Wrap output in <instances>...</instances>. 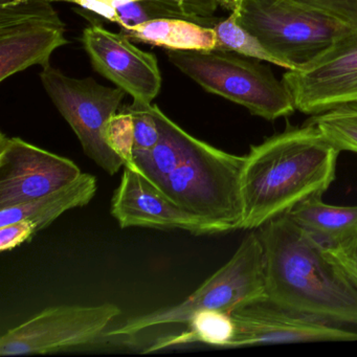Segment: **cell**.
I'll list each match as a JSON object with an SVG mask.
<instances>
[{
    "mask_svg": "<svg viewBox=\"0 0 357 357\" xmlns=\"http://www.w3.org/2000/svg\"><path fill=\"white\" fill-rule=\"evenodd\" d=\"M122 314L118 305H60L50 307L0 337V356H31L91 346L105 337Z\"/></svg>",
    "mask_w": 357,
    "mask_h": 357,
    "instance_id": "cell-8",
    "label": "cell"
},
{
    "mask_svg": "<svg viewBox=\"0 0 357 357\" xmlns=\"http://www.w3.org/2000/svg\"><path fill=\"white\" fill-rule=\"evenodd\" d=\"M308 122L317 125L340 152L357 153V110L337 108L311 116Z\"/></svg>",
    "mask_w": 357,
    "mask_h": 357,
    "instance_id": "cell-22",
    "label": "cell"
},
{
    "mask_svg": "<svg viewBox=\"0 0 357 357\" xmlns=\"http://www.w3.org/2000/svg\"><path fill=\"white\" fill-rule=\"evenodd\" d=\"M36 234V227L28 219L0 227V250L10 252L30 241Z\"/></svg>",
    "mask_w": 357,
    "mask_h": 357,
    "instance_id": "cell-27",
    "label": "cell"
},
{
    "mask_svg": "<svg viewBox=\"0 0 357 357\" xmlns=\"http://www.w3.org/2000/svg\"><path fill=\"white\" fill-rule=\"evenodd\" d=\"M40 79L84 153L107 174H116L124 168V160L106 141V130L110 120L120 112L127 93L120 87L100 85L93 78H70L51 66L43 68Z\"/></svg>",
    "mask_w": 357,
    "mask_h": 357,
    "instance_id": "cell-7",
    "label": "cell"
},
{
    "mask_svg": "<svg viewBox=\"0 0 357 357\" xmlns=\"http://www.w3.org/2000/svg\"><path fill=\"white\" fill-rule=\"evenodd\" d=\"M340 153L308 121L252 146L241 171V229H259L301 202L323 196L335 179Z\"/></svg>",
    "mask_w": 357,
    "mask_h": 357,
    "instance_id": "cell-1",
    "label": "cell"
},
{
    "mask_svg": "<svg viewBox=\"0 0 357 357\" xmlns=\"http://www.w3.org/2000/svg\"><path fill=\"white\" fill-rule=\"evenodd\" d=\"M213 28L216 32L217 49L291 70L286 62L273 55L254 34L243 28L233 13H229V17L225 20H217Z\"/></svg>",
    "mask_w": 357,
    "mask_h": 357,
    "instance_id": "cell-21",
    "label": "cell"
},
{
    "mask_svg": "<svg viewBox=\"0 0 357 357\" xmlns=\"http://www.w3.org/2000/svg\"><path fill=\"white\" fill-rule=\"evenodd\" d=\"M282 80L302 114L357 107V33L342 37L307 66L287 70Z\"/></svg>",
    "mask_w": 357,
    "mask_h": 357,
    "instance_id": "cell-10",
    "label": "cell"
},
{
    "mask_svg": "<svg viewBox=\"0 0 357 357\" xmlns=\"http://www.w3.org/2000/svg\"><path fill=\"white\" fill-rule=\"evenodd\" d=\"M258 231L266 257L269 302L335 325L357 326V288L328 259L321 242L288 215Z\"/></svg>",
    "mask_w": 357,
    "mask_h": 357,
    "instance_id": "cell-2",
    "label": "cell"
},
{
    "mask_svg": "<svg viewBox=\"0 0 357 357\" xmlns=\"http://www.w3.org/2000/svg\"><path fill=\"white\" fill-rule=\"evenodd\" d=\"M326 256L357 288V235L333 246L324 245Z\"/></svg>",
    "mask_w": 357,
    "mask_h": 357,
    "instance_id": "cell-26",
    "label": "cell"
},
{
    "mask_svg": "<svg viewBox=\"0 0 357 357\" xmlns=\"http://www.w3.org/2000/svg\"><path fill=\"white\" fill-rule=\"evenodd\" d=\"M110 213L121 229H179L193 235H214L204 221L175 204L132 166H124Z\"/></svg>",
    "mask_w": 357,
    "mask_h": 357,
    "instance_id": "cell-14",
    "label": "cell"
},
{
    "mask_svg": "<svg viewBox=\"0 0 357 357\" xmlns=\"http://www.w3.org/2000/svg\"><path fill=\"white\" fill-rule=\"evenodd\" d=\"M151 105L133 100L130 105L122 107L132 116L135 150L152 149L160 141V128L152 112Z\"/></svg>",
    "mask_w": 357,
    "mask_h": 357,
    "instance_id": "cell-23",
    "label": "cell"
},
{
    "mask_svg": "<svg viewBox=\"0 0 357 357\" xmlns=\"http://www.w3.org/2000/svg\"><path fill=\"white\" fill-rule=\"evenodd\" d=\"M114 10V24L132 28L158 20H183L213 28L217 0H103Z\"/></svg>",
    "mask_w": 357,
    "mask_h": 357,
    "instance_id": "cell-16",
    "label": "cell"
},
{
    "mask_svg": "<svg viewBox=\"0 0 357 357\" xmlns=\"http://www.w3.org/2000/svg\"><path fill=\"white\" fill-rule=\"evenodd\" d=\"M238 22L291 70L312 62L352 33L333 18L296 0H220Z\"/></svg>",
    "mask_w": 357,
    "mask_h": 357,
    "instance_id": "cell-5",
    "label": "cell"
},
{
    "mask_svg": "<svg viewBox=\"0 0 357 357\" xmlns=\"http://www.w3.org/2000/svg\"><path fill=\"white\" fill-rule=\"evenodd\" d=\"M217 1H218V3H219V0H217ZM219 6H220V5H219Z\"/></svg>",
    "mask_w": 357,
    "mask_h": 357,
    "instance_id": "cell-29",
    "label": "cell"
},
{
    "mask_svg": "<svg viewBox=\"0 0 357 357\" xmlns=\"http://www.w3.org/2000/svg\"><path fill=\"white\" fill-rule=\"evenodd\" d=\"M169 60L204 91L243 106L267 121L291 116L296 108L283 80L259 60L233 52L168 51Z\"/></svg>",
    "mask_w": 357,
    "mask_h": 357,
    "instance_id": "cell-6",
    "label": "cell"
},
{
    "mask_svg": "<svg viewBox=\"0 0 357 357\" xmlns=\"http://www.w3.org/2000/svg\"><path fill=\"white\" fill-rule=\"evenodd\" d=\"M188 330L177 335L158 338L145 353L183 344L202 342L220 348H231L236 334L235 321L229 313L202 309L196 311L188 321Z\"/></svg>",
    "mask_w": 357,
    "mask_h": 357,
    "instance_id": "cell-20",
    "label": "cell"
},
{
    "mask_svg": "<svg viewBox=\"0 0 357 357\" xmlns=\"http://www.w3.org/2000/svg\"><path fill=\"white\" fill-rule=\"evenodd\" d=\"M357 33V0H296Z\"/></svg>",
    "mask_w": 357,
    "mask_h": 357,
    "instance_id": "cell-25",
    "label": "cell"
},
{
    "mask_svg": "<svg viewBox=\"0 0 357 357\" xmlns=\"http://www.w3.org/2000/svg\"><path fill=\"white\" fill-rule=\"evenodd\" d=\"M81 41L96 72L135 101L152 104L162 89L154 54L139 49L122 33L110 32L95 20L84 29Z\"/></svg>",
    "mask_w": 357,
    "mask_h": 357,
    "instance_id": "cell-12",
    "label": "cell"
},
{
    "mask_svg": "<svg viewBox=\"0 0 357 357\" xmlns=\"http://www.w3.org/2000/svg\"><path fill=\"white\" fill-rule=\"evenodd\" d=\"M321 197L301 202L288 217L325 246L337 245L356 236L357 206H334Z\"/></svg>",
    "mask_w": 357,
    "mask_h": 357,
    "instance_id": "cell-17",
    "label": "cell"
},
{
    "mask_svg": "<svg viewBox=\"0 0 357 357\" xmlns=\"http://www.w3.org/2000/svg\"><path fill=\"white\" fill-rule=\"evenodd\" d=\"M82 174L76 162L20 137L0 135V208L47 195Z\"/></svg>",
    "mask_w": 357,
    "mask_h": 357,
    "instance_id": "cell-11",
    "label": "cell"
},
{
    "mask_svg": "<svg viewBox=\"0 0 357 357\" xmlns=\"http://www.w3.org/2000/svg\"><path fill=\"white\" fill-rule=\"evenodd\" d=\"M66 32L49 0L0 3V81L33 66H51L54 52L68 45Z\"/></svg>",
    "mask_w": 357,
    "mask_h": 357,
    "instance_id": "cell-9",
    "label": "cell"
},
{
    "mask_svg": "<svg viewBox=\"0 0 357 357\" xmlns=\"http://www.w3.org/2000/svg\"><path fill=\"white\" fill-rule=\"evenodd\" d=\"M236 334L231 348L258 344L311 342H354L356 332L325 319L278 306L268 300L252 303L231 313Z\"/></svg>",
    "mask_w": 357,
    "mask_h": 357,
    "instance_id": "cell-13",
    "label": "cell"
},
{
    "mask_svg": "<svg viewBox=\"0 0 357 357\" xmlns=\"http://www.w3.org/2000/svg\"><path fill=\"white\" fill-rule=\"evenodd\" d=\"M106 141L124 160L125 166L130 164L135 151V128L132 116L128 112L121 108L120 112L110 120L106 130Z\"/></svg>",
    "mask_w": 357,
    "mask_h": 357,
    "instance_id": "cell-24",
    "label": "cell"
},
{
    "mask_svg": "<svg viewBox=\"0 0 357 357\" xmlns=\"http://www.w3.org/2000/svg\"><path fill=\"white\" fill-rule=\"evenodd\" d=\"M97 190V177L82 173L72 183L47 195L16 206L0 208V227L28 219L34 223L39 233L68 211L87 206L95 197Z\"/></svg>",
    "mask_w": 357,
    "mask_h": 357,
    "instance_id": "cell-15",
    "label": "cell"
},
{
    "mask_svg": "<svg viewBox=\"0 0 357 357\" xmlns=\"http://www.w3.org/2000/svg\"><path fill=\"white\" fill-rule=\"evenodd\" d=\"M160 128V141L149 150H135L132 160L126 166L135 167L158 187L181 162L193 135L169 119L158 106L151 105Z\"/></svg>",
    "mask_w": 357,
    "mask_h": 357,
    "instance_id": "cell-18",
    "label": "cell"
},
{
    "mask_svg": "<svg viewBox=\"0 0 357 357\" xmlns=\"http://www.w3.org/2000/svg\"><path fill=\"white\" fill-rule=\"evenodd\" d=\"M244 155L218 149L193 137L176 168L158 185L197 216L214 234L241 229V171Z\"/></svg>",
    "mask_w": 357,
    "mask_h": 357,
    "instance_id": "cell-3",
    "label": "cell"
},
{
    "mask_svg": "<svg viewBox=\"0 0 357 357\" xmlns=\"http://www.w3.org/2000/svg\"><path fill=\"white\" fill-rule=\"evenodd\" d=\"M131 41L165 47L168 51L217 49L214 28L183 20H158L120 30Z\"/></svg>",
    "mask_w": 357,
    "mask_h": 357,
    "instance_id": "cell-19",
    "label": "cell"
},
{
    "mask_svg": "<svg viewBox=\"0 0 357 357\" xmlns=\"http://www.w3.org/2000/svg\"><path fill=\"white\" fill-rule=\"evenodd\" d=\"M342 108H348V109H354V110H357V107H342Z\"/></svg>",
    "mask_w": 357,
    "mask_h": 357,
    "instance_id": "cell-28",
    "label": "cell"
},
{
    "mask_svg": "<svg viewBox=\"0 0 357 357\" xmlns=\"http://www.w3.org/2000/svg\"><path fill=\"white\" fill-rule=\"evenodd\" d=\"M248 231L231 258L183 302L130 317L120 327L108 330L105 337L132 338L158 326L187 324L202 309L231 314L242 307L267 300L264 245L258 229Z\"/></svg>",
    "mask_w": 357,
    "mask_h": 357,
    "instance_id": "cell-4",
    "label": "cell"
}]
</instances>
